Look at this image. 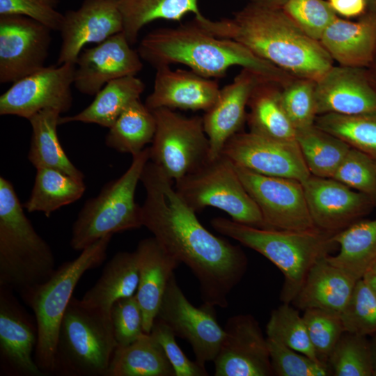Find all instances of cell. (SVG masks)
<instances>
[{"label":"cell","mask_w":376,"mask_h":376,"mask_svg":"<svg viewBox=\"0 0 376 376\" xmlns=\"http://www.w3.org/2000/svg\"><path fill=\"white\" fill-rule=\"evenodd\" d=\"M369 340L373 357V366L374 369H376V332L371 335V338Z\"/></svg>","instance_id":"cell-51"},{"label":"cell","mask_w":376,"mask_h":376,"mask_svg":"<svg viewBox=\"0 0 376 376\" xmlns=\"http://www.w3.org/2000/svg\"><path fill=\"white\" fill-rule=\"evenodd\" d=\"M107 376H175L161 345L144 333L125 346H117Z\"/></svg>","instance_id":"cell-32"},{"label":"cell","mask_w":376,"mask_h":376,"mask_svg":"<svg viewBox=\"0 0 376 376\" xmlns=\"http://www.w3.org/2000/svg\"><path fill=\"white\" fill-rule=\"evenodd\" d=\"M37 342L35 316L19 304L13 291L0 286L1 375H46L34 359Z\"/></svg>","instance_id":"cell-17"},{"label":"cell","mask_w":376,"mask_h":376,"mask_svg":"<svg viewBox=\"0 0 376 376\" xmlns=\"http://www.w3.org/2000/svg\"><path fill=\"white\" fill-rule=\"evenodd\" d=\"M75 63L44 67L14 83L0 96V115L29 119L49 108L65 113L72 104Z\"/></svg>","instance_id":"cell-13"},{"label":"cell","mask_w":376,"mask_h":376,"mask_svg":"<svg viewBox=\"0 0 376 376\" xmlns=\"http://www.w3.org/2000/svg\"><path fill=\"white\" fill-rule=\"evenodd\" d=\"M30 197L23 205L29 212H41L46 217L80 198L85 190L84 180L75 179L51 168L36 169Z\"/></svg>","instance_id":"cell-34"},{"label":"cell","mask_w":376,"mask_h":376,"mask_svg":"<svg viewBox=\"0 0 376 376\" xmlns=\"http://www.w3.org/2000/svg\"><path fill=\"white\" fill-rule=\"evenodd\" d=\"M150 160V148L132 156L126 171L107 183L99 194L88 199L73 224L70 246L81 251L102 237L141 228V207L135 191Z\"/></svg>","instance_id":"cell-8"},{"label":"cell","mask_w":376,"mask_h":376,"mask_svg":"<svg viewBox=\"0 0 376 376\" xmlns=\"http://www.w3.org/2000/svg\"><path fill=\"white\" fill-rule=\"evenodd\" d=\"M175 182L177 192L196 212L213 207L227 213L234 221L267 228L235 164L224 154Z\"/></svg>","instance_id":"cell-9"},{"label":"cell","mask_w":376,"mask_h":376,"mask_svg":"<svg viewBox=\"0 0 376 376\" xmlns=\"http://www.w3.org/2000/svg\"><path fill=\"white\" fill-rule=\"evenodd\" d=\"M123 31L119 0H84L63 15L57 65L75 63L86 45L98 44Z\"/></svg>","instance_id":"cell-20"},{"label":"cell","mask_w":376,"mask_h":376,"mask_svg":"<svg viewBox=\"0 0 376 376\" xmlns=\"http://www.w3.org/2000/svg\"><path fill=\"white\" fill-rule=\"evenodd\" d=\"M152 112L156 130L150 160L170 179L176 182L209 160L210 142L202 117H186L167 108Z\"/></svg>","instance_id":"cell-10"},{"label":"cell","mask_w":376,"mask_h":376,"mask_svg":"<svg viewBox=\"0 0 376 376\" xmlns=\"http://www.w3.org/2000/svg\"><path fill=\"white\" fill-rule=\"evenodd\" d=\"M138 283L135 251L118 252L105 265L99 279L84 294L81 301L110 315L111 308L116 301L135 295Z\"/></svg>","instance_id":"cell-28"},{"label":"cell","mask_w":376,"mask_h":376,"mask_svg":"<svg viewBox=\"0 0 376 376\" xmlns=\"http://www.w3.org/2000/svg\"><path fill=\"white\" fill-rule=\"evenodd\" d=\"M319 41L332 60L340 65L370 66L376 52V14L365 13L357 22L337 17Z\"/></svg>","instance_id":"cell-25"},{"label":"cell","mask_w":376,"mask_h":376,"mask_svg":"<svg viewBox=\"0 0 376 376\" xmlns=\"http://www.w3.org/2000/svg\"><path fill=\"white\" fill-rule=\"evenodd\" d=\"M328 3L336 14L346 17L362 15L367 8L366 0H328Z\"/></svg>","instance_id":"cell-49"},{"label":"cell","mask_w":376,"mask_h":376,"mask_svg":"<svg viewBox=\"0 0 376 376\" xmlns=\"http://www.w3.org/2000/svg\"><path fill=\"white\" fill-rule=\"evenodd\" d=\"M214 308L205 304L198 308L192 305L173 274L156 318L166 323L175 336L190 344L196 361L203 366L214 360L224 337V329L217 320Z\"/></svg>","instance_id":"cell-12"},{"label":"cell","mask_w":376,"mask_h":376,"mask_svg":"<svg viewBox=\"0 0 376 376\" xmlns=\"http://www.w3.org/2000/svg\"><path fill=\"white\" fill-rule=\"evenodd\" d=\"M51 31L28 17L0 15V83H14L45 67Z\"/></svg>","instance_id":"cell-14"},{"label":"cell","mask_w":376,"mask_h":376,"mask_svg":"<svg viewBox=\"0 0 376 376\" xmlns=\"http://www.w3.org/2000/svg\"><path fill=\"white\" fill-rule=\"evenodd\" d=\"M327 363L335 376H372L374 366L370 340L366 336L345 331Z\"/></svg>","instance_id":"cell-38"},{"label":"cell","mask_w":376,"mask_h":376,"mask_svg":"<svg viewBox=\"0 0 376 376\" xmlns=\"http://www.w3.org/2000/svg\"><path fill=\"white\" fill-rule=\"evenodd\" d=\"M221 153L235 166L258 174L301 182L311 175L296 141L240 132L226 143Z\"/></svg>","instance_id":"cell-15"},{"label":"cell","mask_w":376,"mask_h":376,"mask_svg":"<svg viewBox=\"0 0 376 376\" xmlns=\"http://www.w3.org/2000/svg\"><path fill=\"white\" fill-rule=\"evenodd\" d=\"M316 228L336 233L360 220L376 206L368 195L331 178L311 175L302 182Z\"/></svg>","instance_id":"cell-18"},{"label":"cell","mask_w":376,"mask_h":376,"mask_svg":"<svg viewBox=\"0 0 376 376\" xmlns=\"http://www.w3.org/2000/svg\"><path fill=\"white\" fill-rule=\"evenodd\" d=\"M368 272L376 274V260L373 262Z\"/></svg>","instance_id":"cell-54"},{"label":"cell","mask_w":376,"mask_h":376,"mask_svg":"<svg viewBox=\"0 0 376 376\" xmlns=\"http://www.w3.org/2000/svg\"><path fill=\"white\" fill-rule=\"evenodd\" d=\"M134 251L139 271L135 295L142 311L144 332L150 334L168 282L180 263L154 237L141 240Z\"/></svg>","instance_id":"cell-24"},{"label":"cell","mask_w":376,"mask_h":376,"mask_svg":"<svg viewBox=\"0 0 376 376\" xmlns=\"http://www.w3.org/2000/svg\"><path fill=\"white\" fill-rule=\"evenodd\" d=\"M221 235L229 237L270 260L284 276L280 299L292 303L314 263L336 244L335 233L318 228L304 231L257 228L224 217L210 221Z\"/></svg>","instance_id":"cell-4"},{"label":"cell","mask_w":376,"mask_h":376,"mask_svg":"<svg viewBox=\"0 0 376 376\" xmlns=\"http://www.w3.org/2000/svg\"><path fill=\"white\" fill-rule=\"evenodd\" d=\"M367 7L369 8L370 12L376 14V0H366Z\"/></svg>","instance_id":"cell-53"},{"label":"cell","mask_w":376,"mask_h":376,"mask_svg":"<svg viewBox=\"0 0 376 376\" xmlns=\"http://www.w3.org/2000/svg\"><path fill=\"white\" fill-rule=\"evenodd\" d=\"M340 318L346 332L366 336L376 332V295L363 278L357 281Z\"/></svg>","instance_id":"cell-40"},{"label":"cell","mask_w":376,"mask_h":376,"mask_svg":"<svg viewBox=\"0 0 376 376\" xmlns=\"http://www.w3.org/2000/svg\"><path fill=\"white\" fill-rule=\"evenodd\" d=\"M331 178L368 195L376 203V169L369 155L351 147Z\"/></svg>","instance_id":"cell-43"},{"label":"cell","mask_w":376,"mask_h":376,"mask_svg":"<svg viewBox=\"0 0 376 376\" xmlns=\"http://www.w3.org/2000/svg\"><path fill=\"white\" fill-rule=\"evenodd\" d=\"M61 113L56 109L49 108L29 119L32 133L28 159L36 169H54L84 180V174L70 162L60 143L57 126Z\"/></svg>","instance_id":"cell-29"},{"label":"cell","mask_w":376,"mask_h":376,"mask_svg":"<svg viewBox=\"0 0 376 376\" xmlns=\"http://www.w3.org/2000/svg\"><path fill=\"white\" fill-rule=\"evenodd\" d=\"M324 256L310 269L292 304L299 309L319 308L340 313L357 281L330 263Z\"/></svg>","instance_id":"cell-26"},{"label":"cell","mask_w":376,"mask_h":376,"mask_svg":"<svg viewBox=\"0 0 376 376\" xmlns=\"http://www.w3.org/2000/svg\"><path fill=\"white\" fill-rule=\"evenodd\" d=\"M214 360L215 376L274 375L267 338L250 314L229 318Z\"/></svg>","instance_id":"cell-16"},{"label":"cell","mask_w":376,"mask_h":376,"mask_svg":"<svg viewBox=\"0 0 376 376\" xmlns=\"http://www.w3.org/2000/svg\"><path fill=\"white\" fill-rule=\"evenodd\" d=\"M262 79L255 72L242 68L230 84L220 89L217 102L202 117L210 142L209 159L219 156L226 143L240 132L246 121L251 94Z\"/></svg>","instance_id":"cell-22"},{"label":"cell","mask_w":376,"mask_h":376,"mask_svg":"<svg viewBox=\"0 0 376 376\" xmlns=\"http://www.w3.org/2000/svg\"><path fill=\"white\" fill-rule=\"evenodd\" d=\"M56 270L49 245L24 212L12 183L0 178V286L21 295Z\"/></svg>","instance_id":"cell-5"},{"label":"cell","mask_w":376,"mask_h":376,"mask_svg":"<svg viewBox=\"0 0 376 376\" xmlns=\"http://www.w3.org/2000/svg\"><path fill=\"white\" fill-rule=\"evenodd\" d=\"M144 83L136 76H127L107 83L93 101L79 113L61 117L59 125L81 122L110 128L122 112L134 101L140 99Z\"/></svg>","instance_id":"cell-30"},{"label":"cell","mask_w":376,"mask_h":376,"mask_svg":"<svg viewBox=\"0 0 376 376\" xmlns=\"http://www.w3.org/2000/svg\"><path fill=\"white\" fill-rule=\"evenodd\" d=\"M117 346L110 315L72 297L61 323L53 374L107 376Z\"/></svg>","instance_id":"cell-7"},{"label":"cell","mask_w":376,"mask_h":376,"mask_svg":"<svg viewBox=\"0 0 376 376\" xmlns=\"http://www.w3.org/2000/svg\"><path fill=\"white\" fill-rule=\"evenodd\" d=\"M282 9L304 33L318 41L337 17L324 0H288Z\"/></svg>","instance_id":"cell-45"},{"label":"cell","mask_w":376,"mask_h":376,"mask_svg":"<svg viewBox=\"0 0 376 376\" xmlns=\"http://www.w3.org/2000/svg\"><path fill=\"white\" fill-rule=\"evenodd\" d=\"M372 376H376V369H374Z\"/></svg>","instance_id":"cell-55"},{"label":"cell","mask_w":376,"mask_h":376,"mask_svg":"<svg viewBox=\"0 0 376 376\" xmlns=\"http://www.w3.org/2000/svg\"><path fill=\"white\" fill-rule=\"evenodd\" d=\"M317 115L376 113V85L365 68L333 65L315 81Z\"/></svg>","instance_id":"cell-21"},{"label":"cell","mask_w":376,"mask_h":376,"mask_svg":"<svg viewBox=\"0 0 376 376\" xmlns=\"http://www.w3.org/2000/svg\"><path fill=\"white\" fill-rule=\"evenodd\" d=\"M266 333L267 338L321 362L309 338L303 317L290 303L283 302L272 311Z\"/></svg>","instance_id":"cell-39"},{"label":"cell","mask_w":376,"mask_h":376,"mask_svg":"<svg viewBox=\"0 0 376 376\" xmlns=\"http://www.w3.org/2000/svg\"><path fill=\"white\" fill-rule=\"evenodd\" d=\"M296 141L311 175L332 178L350 146L314 125L296 130Z\"/></svg>","instance_id":"cell-36"},{"label":"cell","mask_w":376,"mask_h":376,"mask_svg":"<svg viewBox=\"0 0 376 376\" xmlns=\"http://www.w3.org/2000/svg\"><path fill=\"white\" fill-rule=\"evenodd\" d=\"M304 311L302 317L317 357L328 365L331 352L345 332L340 313L319 308Z\"/></svg>","instance_id":"cell-41"},{"label":"cell","mask_w":376,"mask_h":376,"mask_svg":"<svg viewBox=\"0 0 376 376\" xmlns=\"http://www.w3.org/2000/svg\"><path fill=\"white\" fill-rule=\"evenodd\" d=\"M155 130L152 111L139 99L132 102L109 128L105 143L118 152L134 156L152 143Z\"/></svg>","instance_id":"cell-35"},{"label":"cell","mask_w":376,"mask_h":376,"mask_svg":"<svg viewBox=\"0 0 376 376\" xmlns=\"http://www.w3.org/2000/svg\"><path fill=\"white\" fill-rule=\"evenodd\" d=\"M58 3V0H0V15H23L59 31L64 14L57 10Z\"/></svg>","instance_id":"cell-47"},{"label":"cell","mask_w":376,"mask_h":376,"mask_svg":"<svg viewBox=\"0 0 376 376\" xmlns=\"http://www.w3.org/2000/svg\"><path fill=\"white\" fill-rule=\"evenodd\" d=\"M207 33L244 45L260 58L304 79L318 80L334 61L283 11L249 3L230 18H194Z\"/></svg>","instance_id":"cell-2"},{"label":"cell","mask_w":376,"mask_h":376,"mask_svg":"<svg viewBox=\"0 0 376 376\" xmlns=\"http://www.w3.org/2000/svg\"><path fill=\"white\" fill-rule=\"evenodd\" d=\"M137 52L142 60L155 68L180 63L208 79L223 77L235 65L282 87L296 77L260 58L241 43L207 33L194 19L176 27L150 31L141 39Z\"/></svg>","instance_id":"cell-3"},{"label":"cell","mask_w":376,"mask_h":376,"mask_svg":"<svg viewBox=\"0 0 376 376\" xmlns=\"http://www.w3.org/2000/svg\"><path fill=\"white\" fill-rule=\"evenodd\" d=\"M110 318L118 346L127 345L145 333L142 311L135 295L116 301L111 308Z\"/></svg>","instance_id":"cell-46"},{"label":"cell","mask_w":376,"mask_h":376,"mask_svg":"<svg viewBox=\"0 0 376 376\" xmlns=\"http://www.w3.org/2000/svg\"><path fill=\"white\" fill-rule=\"evenodd\" d=\"M123 21V33L132 45L141 30L158 19L179 21L188 13L203 16L198 0H119Z\"/></svg>","instance_id":"cell-33"},{"label":"cell","mask_w":376,"mask_h":376,"mask_svg":"<svg viewBox=\"0 0 376 376\" xmlns=\"http://www.w3.org/2000/svg\"><path fill=\"white\" fill-rule=\"evenodd\" d=\"M315 81L295 77L282 88L284 109L296 130L314 125L317 117Z\"/></svg>","instance_id":"cell-42"},{"label":"cell","mask_w":376,"mask_h":376,"mask_svg":"<svg viewBox=\"0 0 376 376\" xmlns=\"http://www.w3.org/2000/svg\"><path fill=\"white\" fill-rule=\"evenodd\" d=\"M235 169L267 228L295 231L316 228L300 181L267 176L237 166Z\"/></svg>","instance_id":"cell-11"},{"label":"cell","mask_w":376,"mask_h":376,"mask_svg":"<svg viewBox=\"0 0 376 376\" xmlns=\"http://www.w3.org/2000/svg\"><path fill=\"white\" fill-rule=\"evenodd\" d=\"M282 88L265 79L255 86L248 102L249 132L276 140L296 141V130L283 105Z\"/></svg>","instance_id":"cell-27"},{"label":"cell","mask_w":376,"mask_h":376,"mask_svg":"<svg viewBox=\"0 0 376 376\" xmlns=\"http://www.w3.org/2000/svg\"><path fill=\"white\" fill-rule=\"evenodd\" d=\"M363 279L376 295V274L368 272Z\"/></svg>","instance_id":"cell-50"},{"label":"cell","mask_w":376,"mask_h":376,"mask_svg":"<svg viewBox=\"0 0 376 376\" xmlns=\"http://www.w3.org/2000/svg\"><path fill=\"white\" fill-rule=\"evenodd\" d=\"M315 125L340 138L350 147L376 157V113L317 116Z\"/></svg>","instance_id":"cell-37"},{"label":"cell","mask_w":376,"mask_h":376,"mask_svg":"<svg viewBox=\"0 0 376 376\" xmlns=\"http://www.w3.org/2000/svg\"><path fill=\"white\" fill-rule=\"evenodd\" d=\"M332 240L340 250L335 256L327 255V260L356 281L362 279L376 260V219L359 220Z\"/></svg>","instance_id":"cell-31"},{"label":"cell","mask_w":376,"mask_h":376,"mask_svg":"<svg viewBox=\"0 0 376 376\" xmlns=\"http://www.w3.org/2000/svg\"><path fill=\"white\" fill-rule=\"evenodd\" d=\"M146 190L142 226L197 279L203 304L226 308L248 265L242 249L207 230L177 192L174 181L149 160L141 177Z\"/></svg>","instance_id":"cell-1"},{"label":"cell","mask_w":376,"mask_h":376,"mask_svg":"<svg viewBox=\"0 0 376 376\" xmlns=\"http://www.w3.org/2000/svg\"><path fill=\"white\" fill-rule=\"evenodd\" d=\"M151 336L161 345L171 363L175 376H207L208 373L196 360L191 361L184 354L175 340V335L163 321L156 318L152 327Z\"/></svg>","instance_id":"cell-48"},{"label":"cell","mask_w":376,"mask_h":376,"mask_svg":"<svg viewBox=\"0 0 376 376\" xmlns=\"http://www.w3.org/2000/svg\"><path fill=\"white\" fill-rule=\"evenodd\" d=\"M274 375L327 376L331 373L327 364L316 361L283 343L267 337Z\"/></svg>","instance_id":"cell-44"},{"label":"cell","mask_w":376,"mask_h":376,"mask_svg":"<svg viewBox=\"0 0 376 376\" xmlns=\"http://www.w3.org/2000/svg\"><path fill=\"white\" fill-rule=\"evenodd\" d=\"M373 160H374V162H375V169H376V157H373Z\"/></svg>","instance_id":"cell-56"},{"label":"cell","mask_w":376,"mask_h":376,"mask_svg":"<svg viewBox=\"0 0 376 376\" xmlns=\"http://www.w3.org/2000/svg\"><path fill=\"white\" fill-rule=\"evenodd\" d=\"M113 235H107L81 251L75 259L63 263L45 281L20 296L35 316L38 342L34 359L45 374H53L58 331L63 317L82 276L105 260Z\"/></svg>","instance_id":"cell-6"},{"label":"cell","mask_w":376,"mask_h":376,"mask_svg":"<svg viewBox=\"0 0 376 376\" xmlns=\"http://www.w3.org/2000/svg\"><path fill=\"white\" fill-rule=\"evenodd\" d=\"M370 67L371 68L370 70L369 71L370 74L371 75V77H372L374 83L376 85V52H375V58L373 59V63H372V64H371V65Z\"/></svg>","instance_id":"cell-52"},{"label":"cell","mask_w":376,"mask_h":376,"mask_svg":"<svg viewBox=\"0 0 376 376\" xmlns=\"http://www.w3.org/2000/svg\"><path fill=\"white\" fill-rule=\"evenodd\" d=\"M123 32L97 45L84 49L75 63L73 85L81 93L95 95L109 81L136 76L143 68L141 58Z\"/></svg>","instance_id":"cell-19"},{"label":"cell","mask_w":376,"mask_h":376,"mask_svg":"<svg viewBox=\"0 0 376 376\" xmlns=\"http://www.w3.org/2000/svg\"><path fill=\"white\" fill-rule=\"evenodd\" d=\"M155 69L153 88L144 103L151 111L167 108L206 111L219 97L220 88L212 79L191 70H172L170 65Z\"/></svg>","instance_id":"cell-23"}]
</instances>
